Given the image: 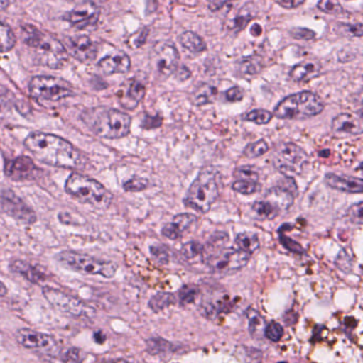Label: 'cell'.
I'll use <instances>...</instances> for the list:
<instances>
[{
	"instance_id": "1",
	"label": "cell",
	"mask_w": 363,
	"mask_h": 363,
	"mask_svg": "<svg viewBox=\"0 0 363 363\" xmlns=\"http://www.w3.org/2000/svg\"><path fill=\"white\" fill-rule=\"evenodd\" d=\"M26 148L42 163L65 169H83L85 155L67 140L55 134L33 132L23 142Z\"/></svg>"
},
{
	"instance_id": "2",
	"label": "cell",
	"mask_w": 363,
	"mask_h": 363,
	"mask_svg": "<svg viewBox=\"0 0 363 363\" xmlns=\"http://www.w3.org/2000/svg\"><path fill=\"white\" fill-rule=\"evenodd\" d=\"M81 121L99 138L119 140L130 133L131 117L115 108L97 106L85 110Z\"/></svg>"
},
{
	"instance_id": "3",
	"label": "cell",
	"mask_w": 363,
	"mask_h": 363,
	"mask_svg": "<svg viewBox=\"0 0 363 363\" xmlns=\"http://www.w3.org/2000/svg\"><path fill=\"white\" fill-rule=\"evenodd\" d=\"M23 35L26 44L33 49L36 59L40 65L53 69L63 67L67 61L68 53L57 38L32 26L23 27Z\"/></svg>"
},
{
	"instance_id": "4",
	"label": "cell",
	"mask_w": 363,
	"mask_h": 363,
	"mask_svg": "<svg viewBox=\"0 0 363 363\" xmlns=\"http://www.w3.org/2000/svg\"><path fill=\"white\" fill-rule=\"evenodd\" d=\"M220 194V172L215 167L200 170L188 190L183 203L189 208L200 213L210 211Z\"/></svg>"
},
{
	"instance_id": "5",
	"label": "cell",
	"mask_w": 363,
	"mask_h": 363,
	"mask_svg": "<svg viewBox=\"0 0 363 363\" xmlns=\"http://www.w3.org/2000/svg\"><path fill=\"white\" fill-rule=\"evenodd\" d=\"M65 190L79 202L96 208H108L113 200L112 194L102 184L80 174H72L68 177Z\"/></svg>"
},
{
	"instance_id": "6",
	"label": "cell",
	"mask_w": 363,
	"mask_h": 363,
	"mask_svg": "<svg viewBox=\"0 0 363 363\" xmlns=\"http://www.w3.org/2000/svg\"><path fill=\"white\" fill-rule=\"evenodd\" d=\"M324 104L313 91H300L281 100L274 110L275 116L286 121H303L321 114Z\"/></svg>"
},
{
	"instance_id": "7",
	"label": "cell",
	"mask_w": 363,
	"mask_h": 363,
	"mask_svg": "<svg viewBox=\"0 0 363 363\" xmlns=\"http://www.w3.org/2000/svg\"><path fill=\"white\" fill-rule=\"evenodd\" d=\"M55 259L65 268L82 274L99 275L106 279H112L117 274V266L114 262L97 259L74 251L60 252Z\"/></svg>"
},
{
	"instance_id": "8",
	"label": "cell",
	"mask_w": 363,
	"mask_h": 363,
	"mask_svg": "<svg viewBox=\"0 0 363 363\" xmlns=\"http://www.w3.org/2000/svg\"><path fill=\"white\" fill-rule=\"evenodd\" d=\"M29 93L33 99L38 101L57 102L74 96V89L64 79L38 76L30 81Z\"/></svg>"
},
{
	"instance_id": "9",
	"label": "cell",
	"mask_w": 363,
	"mask_h": 363,
	"mask_svg": "<svg viewBox=\"0 0 363 363\" xmlns=\"http://www.w3.org/2000/svg\"><path fill=\"white\" fill-rule=\"evenodd\" d=\"M309 157L304 149L294 143H283L273 155V165L287 178L300 176L308 163Z\"/></svg>"
},
{
	"instance_id": "10",
	"label": "cell",
	"mask_w": 363,
	"mask_h": 363,
	"mask_svg": "<svg viewBox=\"0 0 363 363\" xmlns=\"http://www.w3.org/2000/svg\"><path fill=\"white\" fill-rule=\"evenodd\" d=\"M251 258V254L239 249H222L204 258V262L215 273L230 274L244 268Z\"/></svg>"
},
{
	"instance_id": "11",
	"label": "cell",
	"mask_w": 363,
	"mask_h": 363,
	"mask_svg": "<svg viewBox=\"0 0 363 363\" xmlns=\"http://www.w3.org/2000/svg\"><path fill=\"white\" fill-rule=\"evenodd\" d=\"M0 211L23 224L36 221L33 209L10 188L0 186Z\"/></svg>"
},
{
	"instance_id": "12",
	"label": "cell",
	"mask_w": 363,
	"mask_h": 363,
	"mask_svg": "<svg viewBox=\"0 0 363 363\" xmlns=\"http://www.w3.org/2000/svg\"><path fill=\"white\" fill-rule=\"evenodd\" d=\"M45 298L61 313L76 318H89L94 313L93 309L75 296H68L60 290L45 287L43 289Z\"/></svg>"
},
{
	"instance_id": "13",
	"label": "cell",
	"mask_w": 363,
	"mask_h": 363,
	"mask_svg": "<svg viewBox=\"0 0 363 363\" xmlns=\"http://www.w3.org/2000/svg\"><path fill=\"white\" fill-rule=\"evenodd\" d=\"M16 339L19 345L28 350H36L48 354L55 353L58 350L57 341L53 336L36 330L23 328L17 332Z\"/></svg>"
},
{
	"instance_id": "14",
	"label": "cell",
	"mask_w": 363,
	"mask_h": 363,
	"mask_svg": "<svg viewBox=\"0 0 363 363\" xmlns=\"http://www.w3.org/2000/svg\"><path fill=\"white\" fill-rule=\"evenodd\" d=\"M4 172L9 179L16 182L33 181L40 174V170L28 157H18L9 161Z\"/></svg>"
},
{
	"instance_id": "15",
	"label": "cell",
	"mask_w": 363,
	"mask_h": 363,
	"mask_svg": "<svg viewBox=\"0 0 363 363\" xmlns=\"http://www.w3.org/2000/svg\"><path fill=\"white\" fill-rule=\"evenodd\" d=\"M100 8L93 1H83L75 6L68 13L67 19L70 25L78 29H85L95 25L99 18Z\"/></svg>"
},
{
	"instance_id": "16",
	"label": "cell",
	"mask_w": 363,
	"mask_h": 363,
	"mask_svg": "<svg viewBox=\"0 0 363 363\" xmlns=\"http://www.w3.org/2000/svg\"><path fill=\"white\" fill-rule=\"evenodd\" d=\"M179 53L174 45H160L156 49L155 67L158 74L162 78H168L178 68Z\"/></svg>"
},
{
	"instance_id": "17",
	"label": "cell",
	"mask_w": 363,
	"mask_h": 363,
	"mask_svg": "<svg viewBox=\"0 0 363 363\" xmlns=\"http://www.w3.org/2000/svg\"><path fill=\"white\" fill-rule=\"evenodd\" d=\"M66 51L68 55L82 63H92L97 55V47L89 36L79 35L66 40Z\"/></svg>"
},
{
	"instance_id": "18",
	"label": "cell",
	"mask_w": 363,
	"mask_h": 363,
	"mask_svg": "<svg viewBox=\"0 0 363 363\" xmlns=\"http://www.w3.org/2000/svg\"><path fill=\"white\" fill-rule=\"evenodd\" d=\"M131 67L130 57L121 51L110 53L98 62V69L102 74L111 76L115 74H126Z\"/></svg>"
},
{
	"instance_id": "19",
	"label": "cell",
	"mask_w": 363,
	"mask_h": 363,
	"mask_svg": "<svg viewBox=\"0 0 363 363\" xmlns=\"http://www.w3.org/2000/svg\"><path fill=\"white\" fill-rule=\"evenodd\" d=\"M296 196L293 192L283 185H279L269 189L264 194V200H266L281 216V213L289 211L290 207L293 205Z\"/></svg>"
},
{
	"instance_id": "20",
	"label": "cell",
	"mask_w": 363,
	"mask_h": 363,
	"mask_svg": "<svg viewBox=\"0 0 363 363\" xmlns=\"http://www.w3.org/2000/svg\"><path fill=\"white\" fill-rule=\"evenodd\" d=\"M332 131L347 135H362L363 132L362 115L342 113L335 117L332 123Z\"/></svg>"
},
{
	"instance_id": "21",
	"label": "cell",
	"mask_w": 363,
	"mask_h": 363,
	"mask_svg": "<svg viewBox=\"0 0 363 363\" xmlns=\"http://www.w3.org/2000/svg\"><path fill=\"white\" fill-rule=\"evenodd\" d=\"M197 221V217L192 213H179L175 216L170 223L166 224L162 228V235L170 240H177L183 237V233L187 232L193 224Z\"/></svg>"
},
{
	"instance_id": "22",
	"label": "cell",
	"mask_w": 363,
	"mask_h": 363,
	"mask_svg": "<svg viewBox=\"0 0 363 363\" xmlns=\"http://www.w3.org/2000/svg\"><path fill=\"white\" fill-rule=\"evenodd\" d=\"M145 94H146V89L144 84L131 79L121 89V97H119L121 106L128 110H134L144 99Z\"/></svg>"
},
{
	"instance_id": "23",
	"label": "cell",
	"mask_w": 363,
	"mask_h": 363,
	"mask_svg": "<svg viewBox=\"0 0 363 363\" xmlns=\"http://www.w3.org/2000/svg\"><path fill=\"white\" fill-rule=\"evenodd\" d=\"M325 182L332 189L347 192V194H362L363 190V182L362 179L352 178V177L337 176V174H327L325 176Z\"/></svg>"
},
{
	"instance_id": "24",
	"label": "cell",
	"mask_w": 363,
	"mask_h": 363,
	"mask_svg": "<svg viewBox=\"0 0 363 363\" xmlns=\"http://www.w3.org/2000/svg\"><path fill=\"white\" fill-rule=\"evenodd\" d=\"M321 72V65L317 62H302L292 68L290 77L296 82H307L319 76Z\"/></svg>"
},
{
	"instance_id": "25",
	"label": "cell",
	"mask_w": 363,
	"mask_h": 363,
	"mask_svg": "<svg viewBox=\"0 0 363 363\" xmlns=\"http://www.w3.org/2000/svg\"><path fill=\"white\" fill-rule=\"evenodd\" d=\"M10 269L33 284H40L46 279V275L43 271L23 260H15L11 264Z\"/></svg>"
},
{
	"instance_id": "26",
	"label": "cell",
	"mask_w": 363,
	"mask_h": 363,
	"mask_svg": "<svg viewBox=\"0 0 363 363\" xmlns=\"http://www.w3.org/2000/svg\"><path fill=\"white\" fill-rule=\"evenodd\" d=\"M217 97V87L210 84H202L192 94V102L196 106H206V104H213Z\"/></svg>"
},
{
	"instance_id": "27",
	"label": "cell",
	"mask_w": 363,
	"mask_h": 363,
	"mask_svg": "<svg viewBox=\"0 0 363 363\" xmlns=\"http://www.w3.org/2000/svg\"><path fill=\"white\" fill-rule=\"evenodd\" d=\"M178 40L181 46L189 50L190 52L200 53L206 50V43L195 32H183L179 35Z\"/></svg>"
},
{
	"instance_id": "28",
	"label": "cell",
	"mask_w": 363,
	"mask_h": 363,
	"mask_svg": "<svg viewBox=\"0 0 363 363\" xmlns=\"http://www.w3.org/2000/svg\"><path fill=\"white\" fill-rule=\"evenodd\" d=\"M236 245L241 251L253 255L260 247L259 237L254 233H240L237 235Z\"/></svg>"
},
{
	"instance_id": "29",
	"label": "cell",
	"mask_w": 363,
	"mask_h": 363,
	"mask_svg": "<svg viewBox=\"0 0 363 363\" xmlns=\"http://www.w3.org/2000/svg\"><path fill=\"white\" fill-rule=\"evenodd\" d=\"M16 44L14 32L6 23L0 21V53L9 52Z\"/></svg>"
},
{
	"instance_id": "30",
	"label": "cell",
	"mask_w": 363,
	"mask_h": 363,
	"mask_svg": "<svg viewBox=\"0 0 363 363\" xmlns=\"http://www.w3.org/2000/svg\"><path fill=\"white\" fill-rule=\"evenodd\" d=\"M261 69V61L259 57H245L242 63L240 64V74L244 78H253V77L257 76Z\"/></svg>"
},
{
	"instance_id": "31",
	"label": "cell",
	"mask_w": 363,
	"mask_h": 363,
	"mask_svg": "<svg viewBox=\"0 0 363 363\" xmlns=\"http://www.w3.org/2000/svg\"><path fill=\"white\" fill-rule=\"evenodd\" d=\"M273 113L266 110H254L247 113L243 118L244 121H251V123H257V125H268L273 119Z\"/></svg>"
},
{
	"instance_id": "32",
	"label": "cell",
	"mask_w": 363,
	"mask_h": 363,
	"mask_svg": "<svg viewBox=\"0 0 363 363\" xmlns=\"http://www.w3.org/2000/svg\"><path fill=\"white\" fill-rule=\"evenodd\" d=\"M202 252H204V245L198 241H190L183 245L180 250L181 256L187 260L194 259L197 256H202Z\"/></svg>"
},
{
	"instance_id": "33",
	"label": "cell",
	"mask_w": 363,
	"mask_h": 363,
	"mask_svg": "<svg viewBox=\"0 0 363 363\" xmlns=\"http://www.w3.org/2000/svg\"><path fill=\"white\" fill-rule=\"evenodd\" d=\"M232 189L239 194L249 196V194L259 191L261 189V185L259 182L234 181L232 184Z\"/></svg>"
},
{
	"instance_id": "34",
	"label": "cell",
	"mask_w": 363,
	"mask_h": 363,
	"mask_svg": "<svg viewBox=\"0 0 363 363\" xmlns=\"http://www.w3.org/2000/svg\"><path fill=\"white\" fill-rule=\"evenodd\" d=\"M269 149H270V147H269L268 143L264 140H259L258 142L249 144V146L245 148L244 155L249 157V159H256V157L266 155Z\"/></svg>"
},
{
	"instance_id": "35",
	"label": "cell",
	"mask_w": 363,
	"mask_h": 363,
	"mask_svg": "<svg viewBox=\"0 0 363 363\" xmlns=\"http://www.w3.org/2000/svg\"><path fill=\"white\" fill-rule=\"evenodd\" d=\"M253 17V6L249 4V6L243 8L242 10L238 13L236 18L234 19V23H232V27H234V29H236V31L243 29V28L246 27L247 23H249V21H251Z\"/></svg>"
},
{
	"instance_id": "36",
	"label": "cell",
	"mask_w": 363,
	"mask_h": 363,
	"mask_svg": "<svg viewBox=\"0 0 363 363\" xmlns=\"http://www.w3.org/2000/svg\"><path fill=\"white\" fill-rule=\"evenodd\" d=\"M174 301L172 294H159L153 296L149 302V306L155 311H162L164 307L170 305Z\"/></svg>"
},
{
	"instance_id": "37",
	"label": "cell",
	"mask_w": 363,
	"mask_h": 363,
	"mask_svg": "<svg viewBox=\"0 0 363 363\" xmlns=\"http://www.w3.org/2000/svg\"><path fill=\"white\" fill-rule=\"evenodd\" d=\"M236 181L259 182V174L254 168L241 167L234 172Z\"/></svg>"
},
{
	"instance_id": "38",
	"label": "cell",
	"mask_w": 363,
	"mask_h": 363,
	"mask_svg": "<svg viewBox=\"0 0 363 363\" xmlns=\"http://www.w3.org/2000/svg\"><path fill=\"white\" fill-rule=\"evenodd\" d=\"M149 181L147 179L143 178H134L130 179L124 183L123 187L126 191L138 192L143 191V190L148 188Z\"/></svg>"
},
{
	"instance_id": "39",
	"label": "cell",
	"mask_w": 363,
	"mask_h": 363,
	"mask_svg": "<svg viewBox=\"0 0 363 363\" xmlns=\"http://www.w3.org/2000/svg\"><path fill=\"white\" fill-rule=\"evenodd\" d=\"M60 356H61L60 359L64 363H81L85 359L82 352L76 349V347H70Z\"/></svg>"
},
{
	"instance_id": "40",
	"label": "cell",
	"mask_w": 363,
	"mask_h": 363,
	"mask_svg": "<svg viewBox=\"0 0 363 363\" xmlns=\"http://www.w3.org/2000/svg\"><path fill=\"white\" fill-rule=\"evenodd\" d=\"M318 8L327 14H339L342 12V6L338 0H319Z\"/></svg>"
},
{
	"instance_id": "41",
	"label": "cell",
	"mask_w": 363,
	"mask_h": 363,
	"mask_svg": "<svg viewBox=\"0 0 363 363\" xmlns=\"http://www.w3.org/2000/svg\"><path fill=\"white\" fill-rule=\"evenodd\" d=\"M264 334H266V337L269 340L273 341V342H278L281 337L283 336V326L281 324L276 323V322H273V323L269 324L266 326Z\"/></svg>"
},
{
	"instance_id": "42",
	"label": "cell",
	"mask_w": 363,
	"mask_h": 363,
	"mask_svg": "<svg viewBox=\"0 0 363 363\" xmlns=\"http://www.w3.org/2000/svg\"><path fill=\"white\" fill-rule=\"evenodd\" d=\"M347 217L351 219L353 223L357 225L362 224V202L357 203L351 206V208L347 211Z\"/></svg>"
},
{
	"instance_id": "43",
	"label": "cell",
	"mask_w": 363,
	"mask_h": 363,
	"mask_svg": "<svg viewBox=\"0 0 363 363\" xmlns=\"http://www.w3.org/2000/svg\"><path fill=\"white\" fill-rule=\"evenodd\" d=\"M291 35L296 40H311L315 38V32L306 28H293Z\"/></svg>"
},
{
	"instance_id": "44",
	"label": "cell",
	"mask_w": 363,
	"mask_h": 363,
	"mask_svg": "<svg viewBox=\"0 0 363 363\" xmlns=\"http://www.w3.org/2000/svg\"><path fill=\"white\" fill-rule=\"evenodd\" d=\"M281 242L283 243V247H286V249L289 250V251L293 252V253H304V249H303V247L302 245H300V243L296 242V241L292 240V239L283 236V234H281Z\"/></svg>"
},
{
	"instance_id": "45",
	"label": "cell",
	"mask_w": 363,
	"mask_h": 363,
	"mask_svg": "<svg viewBox=\"0 0 363 363\" xmlns=\"http://www.w3.org/2000/svg\"><path fill=\"white\" fill-rule=\"evenodd\" d=\"M151 253L160 264H166L168 262V253L166 247L161 245H155L151 247Z\"/></svg>"
},
{
	"instance_id": "46",
	"label": "cell",
	"mask_w": 363,
	"mask_h": 363,
	"mask_svg": "<svg viewBox=\"0 0 363 363\" xmlns=\"http://www.w3.org/2000/svg\"><path fill=\"white\" fill-rule=\"evenodd\" d=\"M198 290L196 289L193 286H187V287L183 288L180 291V300L183 303H192L195 298L196 294H197Z\"/></svg>"
},
{
	"instance_id": "47",
	"label": "cell",
	"mask_w": 363,
	"mask_h": 363,
	"mask_svg": "<svg viewBox=\"0 0 363 363\" xmlns=\"http://www.w3.org/2000/svg\"><path fill=\"white\" fill-rule=\"evenodd\" d=\"M244 98V91L240 86H234L226 91V99L229 102H239Z\"/></svg>"
},
{
	"instance_id": "48",
	"label": "cell",
	"mask_w": 363,
	"mask_h": 363,
	"mask_svg": "<svg viewBox=\"0 0 363 363\" xmlns=\"http://www.w3.org/2000/svg\"><path fill=\"white\" fill-rule=\"evenodd\" d=\"M162 123V118L157 115L156 117L146 116V119L143 121V128L144 129H155V128L160 127Z\"/></svg>"
},
{
	"instance_id": "49",
	"label": "cell",
	"mask_w": 363,
	"mask_h": 363,
	"mask_svg": "<svg viewBox=\"0 0 363 363\" xmlns=\"http://www.w3.org/2000/svg\"><path fill=\"white\" fill-rule=\"evenodd\" d=\"M277 4H281V6L286 9H294L298 6H302L305 0H275Z\"/></svg>"
},
{
	"instance_id": "50",
	"label": "cell",
	"mask_w": 363,
	"mask_h": 363,
	"mask_svg": "<svg viewBox=\"0 0 363 363\" xmlns=\"http://www.w3.org/2000/svg\"><path fill=\"white\" fill-rule=\"evenodd\" d=\"M177 78L180 81H185L191 77V72L185 66H181L180 68H177L176 69Z\"/></svg>"
},
{
	"instance_id": "51",
	"label": "cell",
	"mask_w": 363,
	"mask_h": 363,
	"mask_svg": "<svg viewBox=\"0 0 363 363\" xmlns=\"http://www.w3.org/2000/svg\"><path fill=\"white\" fill-rule=\"evenodd\" d=\"M350 33L353 34V35L360 36L362 35V23H356V25L349 26Z\"/></svg>"
},
{
	"instance_id": "52",
	"label": "cell",
	"mask_w": 363,
	"mask_h": 363,
	"mask_svg": "<svg viewBox=\"0 0 363 363\" xmlns=\"http://www.w3.org/2000/svg\"><path fill=\"white\" fill-rule=\"evenodd\" d=\"M251 32L254 36H259L262 32L261 27H260L259 25H254L253 28H251Z\"/></svg>"
},
{
	"instance_id": "53",
	"label": "cell",
	"mask_w": 363,
	"mask_h": 363,
	"mask_svg": "<svg viewBox=\"0 0 363 363\" xmlns=\"http://www.w3.org/2000/svg\"><path fill=\"white\" fill-rule=\"evenodd\" d=\"M10 4V0H0V11L6 10Z\"/></svg>"
},
{
	"instance_id": "54",
	"label": "cell",
	"mask_w": 363,
	"mask_h": 363,
	"mask_svg": "<svg viewBox=\"0 0 363 363\" xmlns=\"http://www.w3.org/2000/svg\"><path fill=\"white\" fill-rule=\"evenodd\" d=\"M6 292H8V289H6V286L2 281H0V296H6Z\"/></svg>"
},
{
	"instance_id": "55",
	"label": "cell",
	"mask_w": 363,
	"mask_h": 363,
	"mask_svg": "<svg viewBox=\"0 0 363 363\" xmlns=\"http://www.w3.org/2000/svg\"><path fill=\"white\" fill-rule=\"evenodd\" d=\"M279 363H288V362H279Z\"/></svg>"
}]
</instances>
